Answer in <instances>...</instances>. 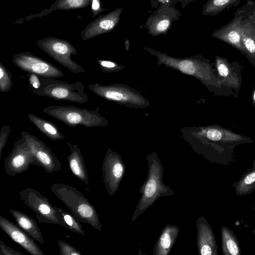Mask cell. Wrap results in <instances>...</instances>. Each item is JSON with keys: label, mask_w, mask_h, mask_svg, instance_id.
<instances>
[{"label": "cell", "mask_w": 255, "mask_h": 255, "mask_svg": "<svg viewBox=\"0 0 255 255\" xmlns=\"http://www.w3.org/2000/svg\"><path fill=\"white\" fill-rule=\"evenodd\" d=\"M99 108L91 110L68 106H49L43 109L47 115L71 127L78 125L87 128L103 126L106 121L98 112Z\"/></svg>", "instance_id": "277c9868"}, {"label": "cell", "mask_w": 255, "mask_h": 255, "mask_svg": "<svg viewBox=\"0 0 255 255\" xmlns=\"http://www.w3.org/2000/svg\"><path fill=\"white\" fill-rule=\"evenodd\" d=\"M179 69L185 73L192 74L195 72V67L193 63L189 60L181 61L179 65Z\"/></svg>", "instance_id": "f546056e"}, {"label": "cell", "mask_w": 255, "mask_h": 255, "mask_svg": "<svg viewBox=\"0 0 255 255\" xmlns=\"http://www.w3.org/2000/svg\"><path fill=\"white\" fill-rule=\"evenodd\" d=\"M181 16L173 1L160 3L156 9L148 17L144 28L152 36L166 34L172 23Z\"/></svg>", "instance_id": "9c48e42d"}, {"label": "cell", "mask_w": 255, "mask_h": 255, "mask_svg": "<svg viewBox=\"0 0 255 255\" xmlns=\"http://www.w3.org/2000/svg\"><path fill=\"white\" fill-rule=\"evenodd\" d=\"M148 172L147 180L141 187V197L136 206L131 221H134L159 197L174 194L162 181L163 166L158 159L148 158Z\"/></svg>", "instance_id": "7a4b0ae2"}, {"label": "cell", "mask_w": 255, "mask_h": 255, "mask_svg": "<svg viewBox=\"0 0 255 255\" xmlns=\"http://www.w3.org/2000/svg\"><path fill=\"white\" fill-rule=\"evenodd\" d=\"M254 4H255L254 10L255 11V0L254 1Z\"/></svg>", "instance_id": "74e56055"}, {"label": "cell", "mask_w": 255, "mask_h": 255, "mask_svg": "<svg viewBox=\"0 0 255 255\" xmlns=\"http://www.w3.org/2000/svg\"><path fill=\"white\" fill-rule=\"evenodd\" d=\"M0 227L13 241L32 255H44V252L35 242L34 240L14 224L0 216Z\"/></svg>", "instance_id": "9a60e30c"}, {"label": "cell", "mask_w": 255, "mask_h": 255, "mask_svg": "<svg viewBox=\"0 0 255 255\" xmlns=\"http://www.w3.org/2000/svg\"><path fill=\"white\" fill-rule=\"evenodd\" d=\"M13 85L11 73L0 62V91L3 93L9 91Z\"/></svg>", "instance_id": "4316f807"}, {"label": "cell", "mask_w": 255, "mask_h": 255, "mask_svg": "<svg viewBox=\"0 0 255 255\" xmlns=\"http://www.w3.org/2000/svg\"><path fill=\"white\" fill-rule=\"evenodd\" d=\"M106 9L102 6L100 0H92L91 4V10L92 17L98 15Z\"/></svg>", "instance_id": "1f68e13d"}, {"label": "cell", "mask_w": 255, "mask_h": 255, "mask_svg": "<svg viewBox=\"0 0 255 255\" xmlns=\"http://www.w3.org/2000/svg\"><path fill=\"white\" fill-rule=\"evenodd\" d=\"M36 44L55 61L73 73L85 72L86 70L82 66L72 60L71 56L77 54V51L67 40L47 36L39 39Z\"/></svg>", "instance_id": "5b68a950"}, {"label": "cell", "mask_w": 255, "mask_h": 255, "mask_svg": "<svg viewBox=\"0 0 255 255\" xmlns=\"http://www.w3.org/2000/svg\"><path fill=\"white\" fill-rule=\"evenodd\" d=\"M252 103L255 108V88L254 90L252 97Z\"/></svg>", "instance_id": "836d02e7"}, {"label": "cell", "mask_w": 255, "mask_h": 255, "mask_svg": "<svg viewBox=\"0 0 255 255\" xmlns=\"http://www.w3.org/2000/svg\"><path fill=\"white\" fill-rule=\"evenodd\" d=\"M232 186L238 196L249 195L253 192L255 190V168L247 169L237 181L233 183Z\"/></svg>", "instance_id": "cb8c5ba5"}, {"label": "cell", "mask_w": 255, "mask_h": 255, "mask_svg": "<svg viewBox=\"0 0 255 255\" xmlns=\"http://www.w3.org/2000/svg\"><path fill=\"white\" fill-rule=\"evenodd\" d=\"M197 245L201 255H218V246L212 227L203 217L197 220Z\"/></svg>", "instance_id": "e0dca14e"}, {"label": "cell", "mask_w": 255, "mask_h": 255, "mask_svg": "<svg viewBox=\"0 0 255 255\" xmlns=\"http://www.w3.org/2000/svg\"><path fill=\"white\" fill-rule=\"evenodd\" d=\"M16 224L34 240L44 244L41 231L35 220L28 215L18 210H9Z\"/></svg>", "instance_id": "d6986e66"}, {"label": "cell", "mask_w": 255, "mask_h": 255, "mask_svg": "<svg viewBox=\"0 0 255 255\" xmlns=\"http://www.w3.org/2000/svg\"><path fill=\"white\" fill-rule=\"evenodd\" d=\"M58 245L61 255H82L80 251L64 241L59 240Z\"/></svg>", "instance_id": "83f0119b"}, {"label": "cell", "mask_w": 255, "mask_h": 255, "mask_svg": "<svg viewBox=\"0 0 255 255\" xmlns=\"http://www.w3.org/2000/svg\"><path fill=\"white\" fill-rule=\"evenodd\" d=\"M57 211V217L59 225L65 228L82 236L85 235L81 222L78 221L71 213H69L60 208L55 207Z\"/></svg>", "instance_id": "484cf974"}, {"label": "cell", "mask_w": 255, "mask_h": 255, "mask_svg": "<svg viewBox=\"0 0 255 255\" xmlns=\"http://www.w3.org/2000/svg\"><path fill=\"white\" fill-rule=\"evenodd\" d=\"M222 253L224 255H240L241 248L238 238L229 227L221 228Z\"/></svg>", "instance_id": "603a6c76"}, {"label": "cell", "mask_w": 255, "mask_h": 255, "mask_svg": "<svg viewBox=\"0 0 255 255\" xmlns=\"http://www.w3.org/2000/svg\"><path fill=\"white\" fill-rule=\"evenodd\" d=\"M11 130L7 125L3 126L0 131V159H1L2 149L5 145L8 135Z\"/></svg>", "instance_id": "f1b7e54d"}, {"label": "cell", "mask_w": 255, "mask_h": 255, "mask_svg": "<svg viewBox=\"0 0 255 255\" xmlns=\"http://www.w3.org/2000/svg\"><path fill=\"white\" fill-rule=\"evenodd\" d=\"M255 168V159L254 160L253 167Z\"/></svg>", "instance_id": "e575fe53"}, {"label": "cell", "mask_w": 255, "mask_h": 255, "mask_svg": "<svg viewBox=\"0 0 255 255\" xmlns=\"http://www.w3.org/2000/svg\"><path fill=\"white\" fill-rule=\"evenodd\" d=\"M254 7V1L248 0L247 3L238 8L233 18L225 25L216 30L211 36L225 42L243 52L241 32L244 18L249 11Z\"/></svg>", "instance_id": "ba28073f"}, {"label": "cell", "mask_w": 255, "mask_h": 255, "mask_svg": "<svg viewBox=\"0 0 255 255\" xmlns=\"http://www.w3.org/2000/svg\"><path fill=\"white\" fill-rule=\"evenodd\" d=\"M92 0H56L49 8L40 13L26 16V20L33 18L42 17L58 10H70L85 8L91 5Z\"/></svg>", "instance_id": "44dd1931"}, {"label": "cell", "mask_w": 255, "mask_h": 255, "mask_svg": "<svg viewBox=\"0 0 255 255\" xmlns=\"http://www.w3.org/2000/svg\"><path fill=\"white\" fill-rule=\"evenodd\" d=\"M102 170L106 188L109 194L113 195L117 191L124 175L123 162L118 154L109 149L104 158Z\"/></svg>", "instance_id": "7c38bea8"}, {"label": "cell", "mask_w": 255, "mask_h": 255, "mask_svg": "<svg viewBox=\"0 0 255 255\" xmlns=\"http://www.w3.org/2000/svg\"><path fill=\"white\" fill-rule=\"evenodd\" d=\"M0 255H24L23 254L15 251L5 245L0 240Z\"/></svg>", "instance_id": "4dcf8cb0"}, {"label": "cell", "mask_w": 255, "mask_h": 255, "mask_svg": "<svg viewBox=\"0 0 255 255\" xmlns=\"http://www.w3.org/2000/svg\"><path fill=\"white\" fill-rule=\"evenodd\" d=\"M179 230L175 226L166 225L157 240L153 250L154 255H168L175 243Z\"/></svg>", "instance_id": "ffe728a7"}, {"label": "cell", "mask_w": 255, "mask_h": 255, "mask_svg": "<svg viewBox=\"0 0 255 255\" xmlns=\"http://www.w3.org/2000/svg\"><path fill=\"white\" fill-rule=\"evenodd\" d=\"M252 233H253V234L255 235V228H254L253 230H252Z\"/></svg>", "instance_id": "d590c367"}, {"label": "cell", "mask_w": 255, "mask_h": 255, "mask_svg": "<svg viewBox=\"0 0 255 255\" xmlns=\"http://www.w3.org/2000/svg\"><path fill=\"white\" fill-rule=\"evenodd\" d=\"M50 190L78 221L90 225L99 231H102V225L95 208L80 191L62 183L52 184Z\"/></svg>", "instance_id": "6da1fadb"}, {"label": "cell", "mask_w": 255, "mask_h": 255, "mask_svg": "<svg viewBox=\"0 0 255 255\" xmlns=\"http://www.w3.org/2000/svg\"><path fill=\"white\" fill-rule=\"evenodd\" d=\"M195 0H173V2L174 4L177 2H180L182 8L185 7L187 5H188L190 3L194 1Z\"/></svg>", "instance_id": "d6a6232c"}, {"label": "cell", "mask_w": 255, "mask_h": 255, "mask_svg": "<svg viewBox=\"0 0 255 255\" xmlns=\"http://www.w3.org/2000/svg\"><path fill=\"white\" fill-rule=\"evenodd\" d=\"M4 163L6 174L10 177L27 171L31 165L38 166L29 146L21 136L14 143Z\"/></svg>", "instance_id": "30bf717a"}, {"label": "cell", "mask_w": 255, "mask_h": 255, "mask_svg": "<svg viewBox=\"0 0 255 255\" xmlns=\"http://www.w3.org/2000/svg\"><path fill=\"white\" fill-rule=\"evenodd\" d=\"M254 7L247 13L243 21L241 39L242 54L255 67V11Z\"/></svg>", "instance_id": "2e32d148"}, {"label": "cell", "mask_w": 255, "mask_h": 255, "mask_svg": "<svg viewBox=\"0 0 255 255\" xmlns=\"http://www.w3.org/2000/svg\"><path fill=\"white\" fill-rule=\"evenodd\" d=\"M12 62L21 70L38 77L57 79L64 76L60 69L29 51L15 54Z\"/></svg>", "instance_id": "52a82bcc"}, {"label": "cell", "mask_w": 255, "mask_h": 255, "mask_svg": "<svg viewBox=\"0 0 255 255\" xmlns=\"http://www.w3.org/2000/svg\"><path fill=\"white\" fill-rule=\"evenodd\" d=\"M216 64L218 74L217 82L221 90L224 86L227 89L230 88L231 90H235L238 94L242 83L241 65L237 61L229 63L225 58L218 56L216 58Z\"/></svg>", "instance_id": "4fadbf2b"}, {"label": "cell", "mask_w": 255, "mask_h": 255, "mask_svg": "<svg viewBox=\"0 0 255 255\" xmlns=\"http://www.w3.org/2000/svg\"><path fill=\"white\" fill-rule=\"evenodd\" d=\"M29 121L44 135L53 140L63 139L65 138L63 133L52 122L43 119L33 114L27 116Z\"/></svg>", "instance_id": "7402d4cb"}, {"label": "cell", "mask_w": 255, "mask_h": 255, "mask_svg": "<svg viewBox=\"0 0 255 255\" xmlns=\"http://www.w3.org/2000/svg\"><path fill=\"white\" fill-rule=\"evenodd\" d=\"M252 209L255 210V205L253 207Z\"/></svg>", "instance_id": "8d00e7d4"}, {"label": "cell", "mask_w": 255, "mask_h": 255, "mask_svg": "<svg viewBox=\"0 0 255 255\" xmlns=\"http://www.w3.org/2000/svg\"><path fill=\"white\" fill-rule=\"evenodd\" d=\"M70 153L67 156L68 165L71 172L86 185L87 191H90L89 178L86 168L84 157L76 144L67 143Z\"/></svg>", "instance_id": "ac0fdd59"}, {"label": "cell", "mask_w": 255, "mask_h": 255, "mask_svg": "<svg viewBox=\"0 0 255 255\" xmlns=\"http://www.w3.org/2000/svg\"><path fill=\"white\" fill-rule=\"evenodd\" d=\"M242 0H208L203 6V15L214 16L224 10L239 5Z\"/></svg>", "instance_id": "d4e9b609"}, {"label": "cell", "mask_w": 255, "mask_h": 255, "mask_svg": "<svg viewBox=\"0 0 255 255\" xmlns=\"http://www.w3.org/2000/svg\"><path fill=\"white\" fill-rule=\"evenodd\" d=\"M122 7L115 9L111 12L99 15L89 23L82 31L83 40H88L101 34L112 31L119 24Z\"/></svg>", "instance_id": "5bb4252c"}, {"label": "cell", "mask_w": 255, "mask_h": 255, "mask_svg": "<svg viewBox=\"0 0 255 255\" xmlns=\"http://www.w3.org/2000/svg\"><path fill=\"white\" fill-rule=\"evenodd\" d=\"M21 201L36 214L39 223L59 225L56 207L49 199L40 192L32 188L27 187L19 192Z\"/></svg>", "instance_id": "8992f818"}, {"label": "cell", "mask_w": 255, "mask_h": 255, "mask_svg": "<svg viewBox=\"0 0 255 255\" xmlns=\"http://www.w3.org/2000/svg\"><path fill=\"white\" fill-rule=\"evenodd\" d=\"M21 136L29 146L38 166L42 167L48 173L61 170L60 161L42 140L25 131H21Z\"/></svg>", "instance_id": "8fae6325"}, {"label": "cell", "mask_w": 255, "mask_h": 255, "mask_svg": "<svg viewBox=\"0 0 255 255\" xmlns=\"http://www.w3.org/2000/svg\"><path fill=\"white\" fill-rule=\"evenodd\" d=\"M37 88H31L33 93L56 100L83 104L88 102V95L81 82L69 83L57 78L39 77Z\"/></svg>", "instance_id": "3957f363"}]
</instances>
